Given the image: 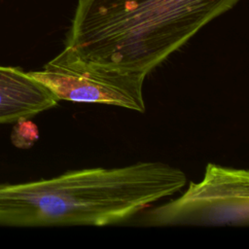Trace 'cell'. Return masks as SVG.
<instances>
[{
	"instance_id": "cell-1",
	"label": "cell",
	"mask_w": 249,
	"mask_h": 249,
	"mask_svg": "<svg viewBox=\"0 0 249 249\" xmlns=\"http://www.w3.org/2000/svg\"><path fill=\"white\" fill-rule=\"evenodd\" d=\"M186 174L161 161L68 170L20 184H0V225L13 227L123 224L181 191Z\"/></svg>"
},
{
	"instance_id": "cell-5",
	"label": "cell",
	"mask_w": 249,
	"mask_h": 249,
	"mask_svg": "<svg viewBox=\"0 0 249 249\" xmlns=\"http://www.w3.org/2000/svg\"><path fill=\"white\" fill-rule=\"evenodd\" d=\"M57 102L55 96L27 72L0 65V124L31 118Z\"/></svg>"
},
{
	"instance_id": "cell-2",
	"label": "cell",
	"mask_w": 249,
	"mask_h": 249,
	"mask_svg": "<svg viewBox=\"0 0 249 249\" xmlns=\"http://www.w3.org/2000/svg\"><path fill=\"white\" fill-rule=\"evenodd\" d=\"M240 0H78L64 48L84 60L146 77Z\"/></svg>"
},
{
	"instance_id": "cell-6",
	"label": "cell",
	"mask_w": 249,
	"mask_h": 249,
	"mask_svg": "<svg viewBox=\"0 0 249 249\" xmlns=\"http://www.w3.org/2000/svg\"><path fill=\"white\" fill-rule=\"evenodd\" d=\"M39 139V129L29 118H22L14 123L11 141L19 149L31 148Z\"/></svg>"
},
{
	"instance_id": "cell-4",
	"label": "cell",
	"mask_w": 249,
	"mask_h": 249,
	"mask_svg": "<svg viewBox=\"0 0 249 249\" xmlns=\"http://www.w3.org/2000/svg\"><path fill=\"white\" fill-rule=\"evenodd\" d=\"M59 100L146 111L145 78L91 64L64 48L42 70L27 72Z\"/></svg>"
},
{
	"instance_id": "cell-3",
	"label": "cell",
	"mask_w": 249,
	"mask_h": 249,
	"mask_svg": "<svg viewBox=\"0 0 249 249\" xmlns=\"http://www.w3.org/2000/svg\"><path fill=\"white\" fill-rule=\"evenodd\" d=\"M141 226H247L249 172L207 163L203 178L178 197L137 215Z\"/></svg>"
}]
</instances>
